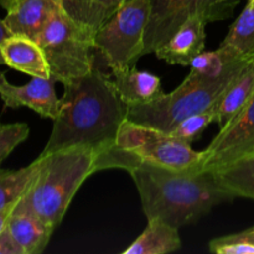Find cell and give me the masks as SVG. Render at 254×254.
I'll return each mask as SVG.
<instances>
[{
  "instance_id": "obj_1",
  "label": "cell",
  "mask_w": 254,
  "mask_h": 254,
  "mask_svg": "<svg viewBox=\"0 0 254 254\" xmlns=\"http://www.w3.org/2000/svg\"><path fill=\"white\" fill-rule=\"evenodd\" d=\"M61 108L42 153L69 146H92L102 159L116 145L128 106L108 74L94 67L89 73L64 84Z\"/></svg>"
},
{
  "instance_id": "obj_2",
  "label": "cell",
  "mask_w": 254,
  "mask_h": 254,
  "mask_svg": "<svg viewBox=\"0 0 254 254\" xmlns=\"http://www.w3.org/2000/svg\"><path fill=\"white\" fill-rule=\"evenodd\" d=\"M129 173L146 218H161L176 228L195 223L216 206L236 198L211 170H173L139 163Z\"/></svg>"
},
{
  "instance_id": "obj_3",
  "label": "cell",
  "mask_w": 254,
  "mask_h": 254,
  "mask_svg": "<svg viewBox=\"0 0 254 254\" xmlns=\"http://www.w3.org/2000/svg\"><path fill=\"white\" fill-rule=\"evenodd\" d=\"M102 151L92 146H69L41 153V165L15 211L35 215L56 230L82 184L101 171Z\"/></svg>"
},
{
  "instance_id": "obj_4",
  "label": "cell",
  "mask_w": 254,
  "mask_h": 254,
  "mask_svg": "<svg viewBox=\"0 0 254 254\" xmlns=\"http://www.w3.org/2000/svg\"><path fill=\"white\" fill-rule=\"evenodd\" d=\"M250 61L251 59L241 62L216 79L202 78L190 72L170 93H164L149 103L129 106L127 119L170 133L188 117L212 108Z\"/></svg>"
},
{
  "instance_id": "obj_5",
  "label": "cell",
  "mask_w": 254,
  "mask_h": 254,
  "mask_svg": "<svg viewBox=\"0 0 254 254\" xmlns=\"http://www.w3.org/2000/svg\"><path fill=\"white\" fill-rule=\"evenodd\" d=\"M97 30L77 22L57 7L36 42L41 46L50 76L67 84L86 76L94 68V35Z\"/></svg>"
},
{
  "instance_id": "obj_6",
  "label": "cell",
  "mask_w": 254,
  "mask_h": 254,
  "mask_svg": "<svg viewBox=\"0 0 254 254\" xmlns=\"http://www.w3.org/2000/svg\"><path fill=\"white\" fill-rule=\"evenodd\" d=\"M150 0H127L97 30L96 50L112 69L126 68L143 56Z\"/></svg>"
},
{
  "instance_id": "obj_7",
  "label": "cell",
  "mask_w": 254,
  "mask_h": 254,
  "mask_svg": "<svg viewBox=\"0 0 254 254\" xmlns=\"http://www.w3.org/2000/svg\"><path fill=\"white\" fill-rule=\"evenodd\" d=\"M116 146L130 154L139 163H148L173 170L198 169L203 151H196L190 143L171 133L126 118L116 139Z\"/></svg>"
},
{
  "instance_id": "obj_8",
  "label": "cell",
  "mask_w": 254,
  "mask_h": 254,
  "mask_svg": "<svg viewBox=\"0 0 254 254\" xmlns=\"http://www.w3.org/2000/svg\"><path fill=\"white\" fill-rule=\"evenodd\" d=\"M238 0H150L143 56L163 46L193 15L211 21L228 19Z\"/></svg>"
},
{
  "instance_id": "obj_9",
  "label": "cell",
  "mask_w": 254,
  "mask_h": 254,
  "mask_svg": "<svg viewBox=\"0 0 254 254\" xmlns=\"http://www.w3.org/2000/svg\"><path fill=\"white\" fill-rule=\"evenodd\" d=\"M251 154H254V94L247 106L220 129L208 148L203 150L198 169L212 170Z\"/></svg>"
},
{
  "instance_id": "obj_10",
  "label": "cell",
  "mask_w": 254,
  "mask_h": 254,
  "mask_svg": "<svg viewBox=\"0 0 254 254\" xmlns=\"http://www.w3.org/2000/svg\"><path fill=\"white\" fill-rule=\"evenodd\" d=\"M55 81L42 77H32L24 86H14L5 82L0 86V97L9 108L26 107L42 118L56 119L61 108V98L55 92Z\"/></svg>"
},
{
  "instance_id": "obj_11",
  "label": "cell",
  "mask_w": 254,
  "mask_h": 254,
  "mask_svg": "<svg viewBox=\"0 0 254 254\" xmlns=\"http://www.w3.org/2000/svg\"><path fill=\"white\" fill-rule=\"evenodd\" d=\"M207 24L208 20L200 15L189 17L154 54L170 64L190 66L192 60L205 50Z\"/></svg>"
},
{
  "instance_id": "obj_12",
  "label": "cell",
  "mask_w": 254,
  "mask_h": 254,
  "mask_svg": "<svg viewBox=\"0 0 254 254\" xmlns=\"http://www.w3.org/2000/svg\"><path fill=\"white\" fill-rule=\"evenodd\" d=\"M59 6L57 0H11L4 22L12 35L36 41Z\"/></svg>"
},
{
  "instance_id": "obj_13",
  "label": "cell",
  "mask_w": 254,
  "mask_h": 254,
  "mask_svg": "<svg viewBox=\"0 0 254 254\" xmlns=\"http://www.w3.org/2000/svg\"><path fill=\"white\" fill-rule=\"evenodd\" d=\"M1 55L5 64L10 68L31 77H51L44 51L35 40L21 35H11L2 42Z\"/></svg>"
},
{
  "instance_id": "obj_14",
  "label": "cell",
  "mask_w": 254,
  "mask_h": 254,
  "mask_svg": "<svg viewBox=\"0 0 254 254\" xmlns=\"http://www.w3.org/2000/svg\"><path fill=\"white\" fill-rule=\"evenodd\" d=\"M117 92L127 106L145 104L163 96L161 79L148 71H139L135 67L112 69Z\"/></svg>"
},
{
  "instance_id": "obj_15",
  "label": "cell",
  "mask_w": 254,
  "mask_h": 254,
  "mask_svg": "<svg viewBox=\"0 0 254 254\" xmlns=\"http://www.w3.org/2000/svg\"><path fill=\"white\" fill-rule=\"evenodd\" d=\"M6 228L22 254H40L44 252L55 231L32 213L15 211V208L7 221Z\"/></svg>"
},
{
  "instance_id": "obj_16",
  "label": "cell",
  "mask_w": 254,
  "mask_h": 254,
  "mask_svg": "<svg viewBox=\"0 0 254 254\" xmlns=\"http://www.w3.org/2000/svg\"><path fill=\"white\" fill-rule=\"evenodd\" d=\"M254 94V64L251 60L237 74L222 97L215 104L216 119L220 129L230 123L246 106Z\"/></svg>"
},
{
  "instance_id": "obj_17",
  "label": "cell",
  "mask_w": 254,
  "mask_h": 254,
  "mask_svg": "<svg viewBox=\"0 0 254 254\" xmlns=\"http://www.w3.org/2000/svg\"><path fill=\"white\" fill-rule=\"evenodd\" d=\"M180 248L179 228L161 218H150L144 232L123 251V254H166Z\"/></svg>"
},
{
  "instance_id": "obj_18",
  "label": "cell",
  "mask_w": 254,
  "mask_h": 254,
  "mask_svg": "<svg viewBox=\"0 0 254 254\" xmlns=\"http://www.w3.org/2000/svg\"><path fill=\"white\" fill-rule=\"evenodd\" d=\"M211 171L216 180L235 197L254 200V154Z\"/></svg>"
},
{
  "instance_id": "obj_19",
  "label": "cell",
  "mask_w": 254,
  "mask_h": 254,
  "mask_svg": "<svg viewBox=\"0 0 254 254\" xmlns=\"http://www.w3.org/2000/svg\"><path fill=\"white\" fill-rule=\"evenodd\" d=\"M41 165V159L32 161L30 165L19 170L0 169V210L16 205L29 190Z\"/></svg>"
},
{
  "instance_id": "obj_20",
  "label": "cell",
  "mask_w": 254,
  "mask_h": 254,
  "mask_svg": "<svg viewBox=\"0 0 254 254\" xmlns=\"http://www.w3.org/2000/svg\"><path fill=\"white\" fill-rule=\"evenodd\" d=\"M222 45L232 47L243 56H252L254 52V0H248L243 11L231 25Z\"/></svg>"
},
{
  "instance_id": "obj_21",
  "label": "cell",
  "mask_w": 254,
  "mask_h": 254,
  "mask_svg": "<svg viewBox=\"0 0 254 254\" xmlns=\"http://www.w3.org/2000/svg\"><path fill=\"white\" fill-rule=\"evenodd\" d=\"M60 7L77 22L98 30L109 15L96 0H57Z\"/></svg>"
},
{
  "instance_id": "obj_22",
  "label": "cell",
  "mask_w": 254,
  "mask_h": 254,
  "mask_svg": "<svg viewBox=\"0 0 254 254\" xmlns=\"http://www.w3.org/2000/svg\"><path fill=\"white\" fill-rule=\"evenodd\" d=\"M215 119L216 109L215 106H213L212 108L207 109V111L201 112V113L197 114H192V116L181 121L170 133L174 136H176V138L191 144L202 135L203 131L208 128V126L212 122H215Z\"/></svg>"
},
{
  "instance_id": "obj_23",
  "label": "cell",
  "mask_w": 254,
  "mask_h": 254,
  "mask_svg": "<svg viewBox=\"0 0 254 254\" xmlns=\"http://www.w3.org/2000/svg\"><path fill=\"white\" fill-rule=\"evenodd\" d=\"M29 134L26 123L0 124V164L29 138Z\"/></svg>"
},
{
  "instance_id": "obj_24",
  "label": "cell",
  "mask_w": 254,
  "mask_h": 254,
  "mask_svg": "<svg viewBox=\"0 0 254 254\" xmlns=\"http://www.w3.org/2000/svg\"><path fill=\"white\" fill-rule=\"evenodd\" d=\"M208 247L211 252L216 254H254V245L243 241H232Z\"/></svg>"
},
{
  "instance_id": "obj_25",
  "label": "cell",
  "mask_w": 254,
  "mask_h": 254,
  "mask_svg": "<svg viewBox=\"0 0 254 254\" xmlns=\"http://www.w3.org/2000/svg\"><path fill=\"white\" fill-rule=\"evenodd\" d=\"M232 241H243V242L251 243V245H254V226L253 227L247 228L245 231H241V232L237 233H232V235H227V236H222V237L215 238L210 242L208 246H216V245H221V243H226V242H232Z\"/></svg>"
},
{
  "instance_id": "obj_26",
  "label": "cell",
  "mask_w": 254,
  "mask_h": 254,
  "mask_svg": "<svg viewBox=\"0 0 254 254\" xmlns=\"http://www.w3.org/2000/svg\"><path fill=\"white\" fill-rule=\"evenodd\" d=\"M0 254H22L19 246L12 240L7 228L0 233Z\"/></svg>"
},
{
  "instance_id": "obj_27",
  "label": "cell",
  "mask_w": 254,
  "mask_h": 254,
  "mask_svg": "<svg viewBox=\"0 0 254 254\" xmlns=\"http://www.w3.org/2000/svg\"><path fill=\"white\" fill-rule=\"evenodd\" d=\"M96 1L108 12L109 17H111L127 0H96Z\"/></svg>"
},
{
  "instance_id": "obj_28",
  "label": "cell",
  "mask_w": 254,
  "mask_h": 254,
  "mask_svg": "<svg viewBox=\"0 0 254 254\" xmlns=\"http://www.w3.org/2000/svg\"><path fill=\"white\" fill-rule=\"evenodd\" d=\"M16 205H11V206H7V207L1 208L0 210V233L6 228L7 226V221H9L10 216L11 213L14 212V208Z\"/></svg>"
},
{
  "instance_id": "obj_29",
  "label": "cell",
  "mask_w": 254,
  "mask_h": 254,
  "mask_svg": "<svg viewBox=\"0 0 254 254\" xmlns=\"http://www.w3.org/2000/svg\"><path fill=\"white\" fill-rule=\"evenodd\" d=\"M11 35L12 34L9 31V29L6 27V25H5L4 20H0V64H5L4 57H2V55H1V45H2V42H4L7 37L11 36Z\"/></svg>"
},
{
  "instance_id": "obj_30",
  "label": "cell",
  "mask_w": 254,
  "mask_h": 254,
  "mask_svg": "<svg viewBox=\"0 0 254 254\" xmlns=\"http://www.w3.org/2000/svg\"><path fill=\"white\" fill-rule=\"evenodd\" d=\"M6 81L7 79H6V77H5V73L4 72L0 71V86H1V84H4Z\"/></svg>"
},
{
  "instance_id": "obj_31",
  "label": "cell",
  "mask_w": 254,
  "mask_h": 254,
  "mask_svg": "<svg viewBox=\"0 0 254 254\" xmlns=\"http://www.w3.org/2000/svg\"><path fill=\"white\" fill-rule=\"evenodd\" d=\"M10 2H11V0H0V5H1V6H4L5 9L9 6Z\"/></svg>"
},
{
  "instance_id": "obj_32",
  "label": "cell",
  "mask_w": 254,
  "mask_h": 254,
  "mask_svg": "<svg viewBox=\"0 0 254 254\" xmlns=\"http://www.w3.org/2000/svg\"><path fill=\"white\" fill-rule=\"evenodd\" d=\"M251 60H252V62H253V64H254V52H253L252 56H251Z\"/></svg>"
}]
</instances>
